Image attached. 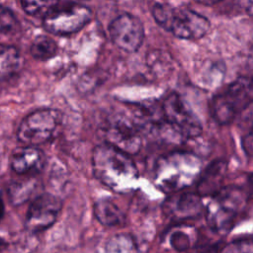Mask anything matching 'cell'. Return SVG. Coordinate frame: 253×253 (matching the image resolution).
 I'll list each match as a JSON object with an SVG mask.
<instances>
[{
	"label": "cell",
	"mask_w": 253,
	"mask_h": 253,
	"mask_svg": "<svg viewBox=\"0 0 253 253\" xmlns=\"http://www.w3.org/2000/svg\"><path fill=\"white\" fill-rule=\"evenodd\" d=\"M16 25V19L13 13L5 8L0 6V33L10 32Z\"/></svg>",
	"instance_id": "cell-23"
},
{
	"label": "cell",
	"mask_w": 253,
	"mask_h": 253,
	"mask_svg": "<svg viewBox=\"0 0 253 253\" xmlns=\"http://www.w3.org/2000/svg\"><path fill=\"white\" fill-rule=\"evenodd\" d=\"M245 142H242V146L244 148V151L246 153L247 156H251L252 153V132L251 130H249L248 134L245 135Z\"/></svg>",
	"instance_id": "cell-25"
},
{
	"label": "cell",
	"mask_w": 253,
	"mask_h": 253,
	"mask_svg": "<svg viewBox=\"0 0 253 253\" xmlns=\"http://www.w3.org/2000/svg\"><path fill=\"white\" fill-rule=\"evenodd\" d=\"M45 164L44 153L38 146L24 145L11 156V168L19 176L39 174Z\"/></svg>",
	"instance_id": "cell-13"
},
{
	"label": "cell",
	"mask_w": 253,
	"mask_h": 253,
	"mask_svg": "<svg viewBox=\"0 0 253 253\" xmlns=\"http://www.w3.org/2000/svg\"><path fill=\"white\" fill-rule=\"evenodd\" d=\"M62 210V201L50 193H42L33 199L26 215L25 225L29 232L39 233L49 228Z\"/></svg>",
	"instance_id": "cell-9"
},
{
	"label": "cell",
	"mask_w": 253,
	"mask_h": 253,
	"mask_svg": "<svg viewBox=\"0 0 253 253\" xmlns=\"http://www.w3.org/2000/svg\"><path fill=\"white\" fill-rule=\"evenodd\" d=\"M218 253H253L251 238H242L234 240L223 247H220Z\"/></svg>",
	"instance_id": "cell-22"
},
{
	"label": "cell",
	"mask_w": 253,
	"mask_h": 253,
	"mask_svg": "<svg viewBox=\"0 0 253 253\" xmlns=\"http://www.w3.org/2000/svg\"><path fill=\"white\" fill-rule=\"evenodd\" d=\"M63 122V114L45 108L32 112L21 122L17 136L24 145L39 146L51 140Z\"/></svg>",
	"instance_id": "cell-6"
},
{
	"label": "cell",
	"mask_w": 253,
	"mask_h": 253,
	"mask_svg": "<svg viewBox=\"0 0 253 253\" xmlns=\"http://www.w3.org/2000/svg\"><path fill=\"white\" fill-rule=\"evenodd\" d=\"M104 142L129 154H137L142 145V131L133 120L118 118L104 127Z\"/></svg>",
	"instance_id": "cell-10"
},
{
	"label": "cell",
	"mask_w": 253,
	"mask_h": 253,
	"mask_svg": "<svg viewBox=\"0 0 253 253\" xmlns=\"http://www.w3.org/2000/svg\"><path fill=\"white\" fill-rule=\"evenodd\" d=\"M59 0H21L24 11L35 17H44L54 8Z\"/></svg>",
	"instance_id": "cell-21"
},
{
	"label": "cell",
	"mask_w": 253,
	"mask_h": 253,
	"mask_svg": "<svg viewBox=\"0 0 253 253\" xmlns=\"http://www.w3.org/2000/svg\"><path fill=\"white\" fill-rule=\"evenodd\" d=\"M21 65V55L12 45L0 44V82L12 77Z\"/></svg>",
	"instance_id": "cell-17"
},
{
	"label": "cell",
	"mask_w": 253,
	"mask_h": 253,
	"mask_svg": "<svg viewBox=\"0 0 253 253\" xmlns=\"http://www.w3.org/2000/svg\"><path fill=\"white\" fill-rule=\"evenodd\" d=\"M104 253H138V245L130 233H117L105 243Z\"/></svg>",
	"instance_id": "cell-18"
},
{
	"label": "cell",
	"mask_w": 253,
	"mask_h": 253,
	"mask_svg": "<svg viewBox=\"0 0 253 253\" xmlns=\"http://www.w3.org/2000/svg\"><path fill=\"white\" fill-rule=\"evenodd\" d=\"M227 173V164L223 160H214L202 170L196 181L197 194L204 197H211L222 187Z\"/></svg>",
	"instance_id": "cell-14"
},
{
	"label": "cell",
	"mask_w": 253,
	"mask_h": 253,
	"mask_svg": "<svg viewBox=\"0 0 253 253\" xmlns=\"http://www.w3.org/2000/svg\"><path fill=\"white\" fill-rule=\"evenodd\" d=\"M160 109L163 120L184 139L195 138L202 134L203 126L200 120L178 94L168 95Z\"/></svg>",
	"instance_id": "cell-7"
},
{
	"label": "cell",
	"mask_w": 253,
	"mask_h": 253,
	"mask_svg": "<svg viewBox=\"0 0 253 253\" xmlns=\"http://www.w3.org/2000/svg\"><path fill=\"white\" fill-rule=\"evenodd\" d=\"M252 103V82L238 78L216 94L211 104V114L219 125L232 123Z\"/></svg>",
	"instance_id": "cell-5"
},
{
	"label": "cell",
	"mask_w": 253,
	"mask_h": 253,
	"mask_svg": "<svg viewBox=\"0 0 253 253\" xmlns=\"http://www.w3.org/2000/svg\"><path fill=\"white\" fill-rule=\"evenodd\" d=\"M4 209H5V205H4V202H3L2 194L0 192V220L2 219V217L4 215Z\"/></svg>",
	"instance_id": "cell-27"
},
{
	"label": "cell",
	"mask_w": 253,
	"mask_h": 253,
	"mask_svg": "<svg viewBox=\"0 0 253 253\" xmlns=\"http://www.w3.org/2000/svg\"><path fill=\"white\" fill-rule=\"evenodd\" d=\"M21 181L14 183L10 189V199L15 205H21L40 195L42 183L40 179L33 176H22Z\"/></svg>",
	"instance_id": "cell-16"
},
{
	"label": "cell",
	"mask_w": 253,
	"mask_h": 253,
	"mask_svg": "<svg viewBox=\"0 0 253 253\" xmlns=\"http://www.w3.org/2000/svg\"><path fill=\"white\" fill-rule=\"evenodd\" d=\"M152 15L160 27L184 40L201 39L211 28L206 17L187 8L156 4L152 9Z\"/></svg>",
	"instance_id": "cell-4"
},
{
	"label": "cell",
	"mask_w": 253,
	"mask_h": 253,
	"mask_svg": "<svg viewBox=\"0 0 253 253\" xmlns=\"http://www.w3.org/2000/svg\"><path fill=\"white\" fill-rule=\"evenodd\" d=\"M203 198L197 193L175 192L164 201V214L173 221H185L198 217L204 211Z\"/></svg>",
	"instance_id": "cell-12"
},
{
	"label": "cell",
	"mask_w": 253,
	"mask_h": 253,
	"mask_svg": "<svg viewBox=\"0 0 253 253\" xmlns=\"http://www.w3.org/2000/svg\"><path fill=\"white\" fill-rule=\"evenodd\" d=\"M56 50L57 45L55 42L45 36L38 37L31 46V53L38 60H47L53 57Z\"/></svg>",
	"instance_id": "cell-20"
},
{
	"label": "cell",
	"mask_w": 253,
	"mask_h": 253,
	"mask_svg": "<svg viewBox=\"0 0 253 253\" xmlns=\"http://www.w3.org/2000/svg\"><path fill=\"white\" fill-rule=\"evenodd\" d=\"M195 1L199 2V3H202V4H205V5H212V4L218 3L222 0H195Z\"/></svg>",
	"instance_id": "cell-26"
},
{
	"label": "cell",
	"mask_w": 253,
	"mask_h": 253,
	"mask_svg": "<svg viewBox=\"0 0 253 253\" xmlns=\"http://www.w3.org/2000/svg\"><path fill=\"white\" fill-rule=\"evenodd\" d=\"M95 178L116 192L128 190L138 179V169L131 155L103 142L95 147L92 155Z\"/></svg>",
	"instance_id": "cell-1"
},
{
	"label": "cell",
	"mask_w": 253,
	"mask_h": 253,
	"mask_svg": "<svg viewBox=\"0 0 253 253\" xmlns=\"http://www.w3.org/2000/svg\"><path fill=\"white\" fill-rule=\"evenodd\" d=\"M92 18L90 9L79 4L54 8L43 17L44 29L54 35H69L80 31Z\"/></svg>",
	"instance_id": "cell-8"
},
{
	"label": "cell",
	"mask_w": 253,
	"mask_h": 253,
	"mask_svg": "<svg viewBox=\"0 0 253 253\" xmlns=\"http://www.w3.org/2000/svg\"><path fill=\"white\" fill-rule=\"evenodd\" d=\"M203 170V161L197 154L176 150L158 158L154 167V184L166 194L183 191L196 183Z\"/></svg>",
	"instance_id": "cell-2"
},
{
	"label": "cell",
	"mask_w": 253,
	"mask_h": 253,
	"mask_svg": "<svg viewBox=\"0 0 253 253\" xmlns=\"http://www.w3.org/2000/svg\"><path fill=\"white\" fill-rule=\"evenodd\" d=\"M96 219L106 226H120L126 222V214L110 198H101L94 204Z\"/></svg>",
	"instance_id": "cell-15"
},
{
	"label": "cell",
	"mask_w": 253,
	"mask_h": 253,
	"mask_svg": "<svg viewBox=\"0 0 253 253\" xmlns=\"http://www.w3.org/2000/svg\"><path fill=\"white\" fill-rule=\"evenodd\" d=\"M196 239V233H192L190 231V227L185 226H177L172 228L169 234V244L170 246L178 251L183 252L189 250Z\"/></svg>",
	"instance_id": "cell-19"
},
{
	"label": "cell",
	"mask_w": 253,
	"mask_h": 253,
	"mask_svg": "<svg viewBox=\"0 0 253 253\" xmlns=\"http://www.w3.org/2000/svg\"><path fill=\"white\" fill-rule=\"evenodd\" d=\"M113 42L127 52L136 51L143 42V26L140 20L130 14H123L113 20L109 27Z\"/></svg>",
	"instance_id": "cell-11"
},
{
	"label": "cell",
	"mask_w": 253,
	"mask_h": 253,
	"mask_svg": "<svg viewBox=\"0 0 253 253\" xmlns=\"http://www.w3.org/2000/svg\"><path fill=\"white\" fill-rule=\"evenodd\" d=\"M247 203L246 191L238 186L222 187L211 197L205 207L209 227L217 234H225L235 224Z\"/></svg>",
	"instance_id": "cell-3"
},
{
	"label": "cell",
	"mask_w": 253,
	"mask_h": 253,
	"mask_svg": "<svg viewBox=\"0 0 253 253\" xmlns=\"http://www.w3.org/2000/svg\"><path fill=\"white\" fill-rule=\"evenodd\" d=\"M219 249H220L219 243H215V244H210V245L199 247L198 249L195 250L194 253H218Z\"/></svg>",
	"instance_id": "cell-24"
}]
</instances>
